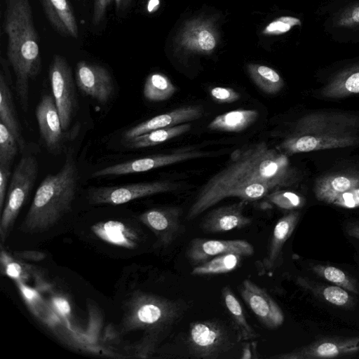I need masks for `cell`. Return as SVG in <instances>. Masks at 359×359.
I'll use <instances>...</instances> for the list:
<instances>
[{"instance_id":"1","label":"cell","mask_w":359,"mask_h":359,"mask_svg":"<svg viewBox=\"0 0 359 359\" xmlns=\"http://www.w3.org/2000/svg\"><path fill=\"white\" fill-rule=\"evenodd\" d=\"M298 177L287 156L266 142L243 146L234 151L227 165L201 188L186 218L194 219L228 197L246 202L261 199L294 184Z\"/></svg>"},{"instance_id":"2","label":"cell","mask_w":359,"mask_h":359,"mask_svg":"<svg viewBox=\"0 0 359 359\" xmlns=\"http://www.w3.org/2000/svg\"><path fill=\"white\" fill-rule=\"evenodd\" d=\"M3 29L7 57L15 77V90L24 111L29 108V86L41 69L40 39L29 0H4Z\"/></svg>"},{"instance_id":"3","label":"cell","mask_w":359,"mask_h":359,"mask_svg":"<svg viewBox=\"0 0 359 359\" xmlns=\"http://www.w3.org/2000/svg\"><path fill=\"white\" fill-rule=\"evenodd\" d=\"M359 144V116L344 111H316L297 120L280 148L292 154L344 148Z\"/></svg>"},{"instance_id":"4","label":"cell","mask_w":359,"mask_h":359,"mask_svg":"<svg viewBox=\"0 0 359 359\" xmlns=\"http://www.w3.org/2000/svg\"><path fill=\"white\" fill-rule=\"evenodd\" d=\"M79 180L77 165L69 150L56 174L48 175L41 182L20 225L26 233L44 232L54 226L72 209Z\"/></svg>"},{"instance_id":"5","label":"cell","mask_w":359,"mask_h":359,"mask_svg":"<svg viewBox=\"0 0 359 359\" xmlns=\"http://www.w3.org/2000/svg\"><path fill=\"white\" fill-rule=\"evenodd\" d=\"M182 313L181 305L173 300L142 291L134 292L123 306L120 332L143 331V337H161Z\"/></svg>"},{"instance_id":"6","label":"cell","mask_w":359,"mask_h":359,"mask_svg":"<svg viewBox=\"0 0 359 359\" xmlns=\"http://www.w3.org/2000/svg\"><path fill=\"white\" fill-rule=\"evenodd\" d=\"M38 163L32 155L23 156L11 177L0 219L1 244L9 235L15 219L33 189L38 174Z\"/></svg>"},{"instance_id":"7","label":"cell","mask_w":359,"mask_h":359,"mask_svg":"<svg viewBox=\"0 0 359 359\" xmlns=\"http://www.w3.org/2000/svg\"><path fill=\"white\" fill-rule=\"evenodd\" d=\"M234 346L229 330L218 320H199L190 324L187 346L190 354L202 359L217 358Z\"/></svg>"},{"instance_id":"8","label":"cell","mask_w":359,"mask_h":359,"mask_svg":"<svg viewBox=\"0 0 359 359\" xmlns=\"http://www.w3.org/2000/svg\"><path fill=\"white\" fill-rule=\"evenodd\" d=\"M316 198L344 208H359V171L326 174L316 179L313 187Z\"/></svg>"},{"instance_id":"9","label":"cell","mask_w":359,"mask_h":359,"mask_svg":"<svg viewBox=\"0 0 359 359\" xmlns=\"http://www.w3.org/2000/svg\"><path fill=\"white\" fill-rule=\"evenodd\" d=\"M49 79L62 127L66 131L76 111L77 101L72 69L62 56L54 55L49 67Z\"/></svg>"},{"instance_id":"10","label":"cell","mask_w":359,"mask_h":359,"mask_svg":"<svg viewBox=\"0 0 359 359\" xmlns=\"http://www.w3.org/2000/svg\"><path fill=\"white\" fill-rule=\"evenodd\" d=\"M176 187V184L168 181L90 187L88 191L87 198L91 205H121L143 197L172 191Z\"/></svg>"},{"instance_id":"11","label":"cell","mask_w":359,"mask_h":359,"mask_svg":"<svg viewBox=\"0 0 359 359\" xmlns=\"http://www.w3.org/2000/svg\"><path fill=\"white\" fill-rule=\"evenodd\" d=\"M324 27L339 41L359 40V0H332L324 11Z\"/></svg>"},{"instance_id":"12","label":"cell","mask_w":359,"mask_h":359,"mask_svg":"<svg viewBox=\"0 0 359 359\" xmlns=\"http://www.w3.org/2000/svg\"><path fill=\"white\" fill-rule=\"evenodd\" d=\"M359 352V336L319 338L292 351L272 356L276 359L337 358Z\"/></svg>"},{"instance_id":"13","label":"cell","mask_w":359,"mask_h":359,"mask_svg":"<svg viewBox=\"0 0 359 359\" xmlns=\"http://www.w3.org/2000/svg\"><path fill=\"white\" fill-rule=\"evenodd\" d=\"M209 153L183 150L171 154H157L111 165L95 171L93 177L122 175L147 172L178 162L205 156Z\"/></svg>"},{"instance_id":"14","label":"cell","mask_w":359,"mask_h":359,"mask_svg":"<svg viewBox=\"0 0 359 359\" xmlns=\"http://www.w3.org/2000/svg\"><path fill=\"white\" fill-rule=\"evenodd\" d=\"M243 299L260 323L269 329L280 327L284 313L268 292L250 279H245L238 287Z\"/></svg>"},{"instance_id":"15","label":"cell","mask_w":359,"mask_h":359,"mask_svg":"<svg viewBox=\"0 0 359 359\" xmlns=\"http://www.w3.org/2000/svg\"><path fill=\"white\" fill-rule=\"evenodd\" d=\"M39 133L50 153L59 154L70 136L64 131L53 96L44 95L36 109Z\"/></svg>"},{"instance_id":"16","label":"cell","mask_w":359,"mask_h":359,"mask_svg":"<svg viewBox=\"0 0 359 359\" xmlns=\"http://www.w3.org/2000/svg\"><path fill=\"white\" fill-rule=\"evenodd\" d=\"M236 253L243 256L254 254L253 246L246 240H215L196 238L189 242L186 257L194 266L203 263L216 256Z\"/></svg>"},{"instance_id":"17","label":"cell","mask_w":359,"mask_h":359,"mask_svg":"<svg viewBox=\"0 0 359 359\" xmlns=\"http://www.w3.org/2000/svg\"><path fill=\"white\" fill-rule=\"evenodd\" d=\"M181 210L177 207H160L147 210L139 215V220L157 238L160 245L172 244L182 232Z\"/></svg>"},{"instance_id":"18","label":"cell","mask_w":359,"mask_h":359,"mask_svg":"<svg viewBox=\"0 0 359 359\" xmlns=\"http://www.w3.org/2000/svg\"><path fill=\"white\" fill-rule=\"evenodd\" d=\"M75 73L76 84L83 93L101 103L109 100L114 85L106 68L82 60L77 62Z\"/></svg>"},{"instance_id":"19","label":"cell","mask_w":359,"mask_h":359,"mask_svg":"<svg viewBox=\"0 0 359 359\" xmlns=\"http://www.w3.org/2000/svg\"><path fill=\"white\" fill-rule=\"evenodd\" d=\"M246 201L219 207L209 212L201 222V229L208 233H221L239 229L251 224L252 218L243 210Z\"/></svg>"},{"instance_id":"20","label":"cell","mask_w":359,"mask_h":359,"mask_svg":"<svg viewBox=\"0 0 359 359\" xmlns=\"http://www.w3.org/2000/svg\"><path fill=\"white\" fill-rule=\"evenodd\" d=\"M203 109L200 107L187 106L156 116L128 130L124 137L128 140L154 130L172 127L200 118Z\"/></svg>"},{"instance_id":"21","label":"cell","mask_w":359,"mask_h":359,"mask_svg":"<svg viewBox=\"0 0 359 359\" xmlns=\"http://www.w3.org/2000/svg\"><path fill=\"white\" fill-rule=\"evenodd\" d=\"M299 217V212L292 211L278 220L273 228L266 256L257 262L256 265L259 274L264 273L273 268L283 245L297 226Z\"/></svg>"},{"instance_id":"22","label":"cell","mask_w":359,"mask_h":359,"mask_svg":"<svg viewBox=\"0 0 359 359\" xmlns=\"http://www.w3.org/2000/svg\"><path fill=\"white\" fill-rule=\"evenodd\" d=\"M45 15L53 28L65 37L77 39L79 27L68 0H41Z\"/></svg>"},{"instance_id":"23","label":"cell","mask_w":359,"mask_h":359,"mask_svg":"<svg viewBox=\"0 0 359 359\" xmlns=\"http://www.w3.org/2000/svg\"><path fill=\"white\" fill-rule=\"evenodd\" d=\"M93 231L100 239L126 248H134L139 241L135 229L120 221L99 222L93 226Z\"/></svg>"},{"instance_id":"24","label":"cell","mask_w":359,"mask_h":359,"mask_svg":"<svg viewBox=\"0 0 359 359\" xmlns=\"http://www.w3.org/2000/svg\"><path fill=\"white\" fill-rule=\"evenodd\" d=\"M359 93V62L344 69L323 88L321 95L338 99Z\"/></svg>"},{"instance_id":"25","label":"cell","mask_w":359,"mask_h":359,"mask_svg":"<svg viewBox=\"0 0 359 359\" xmlns=\"http://www.w3.org/2000/svg\"><path fill=\"white\" fill-rule=\"evenodd\" d=\"M222 297L226 310L233 321L238 341H248L255 339L258 334L248 322L243 308L229 286L222 290Z\"/></svg>"},{"instance_id":"26","label":"cell","mask_w":359,"mask_h":359,"mask_svg":"<svg viewBox=\"0 0 359 359\" xmlns=\"http://www.w3.org/2000/svg\"><path fill=\"white\" fill-rule=\"evenodd\" d=\"M0 121L17 139L22 151L25 147V142L21 133L12 93L2 71L0 73Z\"/></svg>"},{"instance_id":"27","label":"cell","mask_w":359,"mask_h":359,"mask_svg":"<svg viewBox=\"0 0 359 359\" xmlns=\"http://www.w3.org/2000/svg\"><path fill=\"white\" fill-rule=\"evenodd\" d=\"M258 116L256 110L236 109L216 116L208 128L212 130L238 133L255 122Z\"/></svg>"},{"instance_id":"28","label":"cell","mask_w":359,"mask_h":359,"mask_svg":"<svg viewBox=\"0 0 359 359\" xmlns=\"http://www.w3.org/2000/svg\"><path fill=\"white\" fill-rule=\"evenodd\" d=\"M191 129L188 123L152 130L145 134L126 140L128 147L141 149L161 144L181 135Z\"/></svg>"},{"instance_id":"29","label":"cell","mask_w":359,"mask_h":359,"mask_svg":"<svg viewBox=\"0 0 359 359\" xmlns=\"http://www.w3.org/2000/svg\"><path fill=\"white\" fill-rule=\"evenodd\" d=\"M242 257L236 253H227L216 256L195 266L191 274L193 276H210L230 272L238 266Z\"/></svg>"},{"instance_id":"30","label":"cell","mask_w":359,"mask_h":359,"mask_svg":"<svg viewBox=\"0 0 359 359\" xmlns=\"http://www.w3.org/2000/svg\"><path fill=\"white\" fill-rule=\"evenodd\" d=\"M248 71L254 83L266 94H276L283 87V80L279 74L271 67L250 65Z\"/></svg>"},{"instance_id":"31","label":"cell","mask_w":359,"mask_h":359,"mask_svg":"<svg viewBox=\"0 0 359 359\" xmlns=\"http://www.w3.org/2000/svg\"><path fill=\"white\" fill-rule=\"evenodd\" d=\"M175 90V86L167 76L162 74L154 73L147 78L143 94L149 101L160 102L170 98Z\"/></svg>"},{"instance_id":"32","label":"cell","mask_w":359,"mask_h":359,"mask_svg":"<svg viewBox=\"0 0 359 359\" xmlns=\"http://www.w3.org/2000/svg\"><path fill=\"white\" fill-rule=\"evenodd\" d=\"M310 270L322 278L343 287L347 291L359 293L358 282L343 270L330 265L312 264Z\"/></svg>"},{"instance_id":"33","label":"cell","mask_w":359,"mask_h":359,"mask_svg":"<svg viewBox=\"0 0 359 359\" xmlns=\"http://www.w3.org/2000/svg\"><path fill=\"white\" fill-rule=\"evenodd\" d=\"M184 42L189 48L201 52H210L216 46V39L209 28L198 25L189 29L184 36Z\"/></svg>"},{"instance_id":"34","label":"cell","mask_w":359,"mask_h":359,"mask_svg":"<svg viewBox=\"0 0 359 359\" xmlns=\"http://www.w3.org/2000/svg\"><path fill=\"white\" fill-rule=\"evenodd\" d=\"M19 150L20 148L17 139L0 121V164L11 165Z\"/></svg>"},{"instance_id":"35","label":"cell","mask_w":359,"mask_h":359,"mask_svg":"<svg viewBox=\"0 0 359 359\" xmlns=\"http://www.w3.org/2000/svg\"><path fill=\"white\" fill-rule=\"evenodd\" d=\"M266 198L278 208L287 210L300 208L305 203L304 198L297 193L282 189L272 191Z\"/></svg>"},{"instance_id":"36","label":"cell","mask_w":359,"mask_h":359,"mask_svg":"<svg viewBox=\"0 0 359 359\" xmlns=\"http://www.w3.org/2000/svg\"><path fill=\"white\" fill-rule=\"evenodd\" d=\"M317 292L326 302L337 306L347 307L352 304V298L347 290L338 285L323 287Z\"/></svg>"},{"instance_id":"37","label":"cell","mask_w":359,"mask_h":359,"mask_svg":"<svg viewBox=\"0 0 359 359\" xmlns=\"http://www.w3.org/2000/svg\"><path fill=\"white\" fill-rule=\"evenodd\" d=\"M299 19L290 16L280 17L269 23L264 30L267 34H280L288 32L293 26L300 25Z\"/></svg>"},{"instance_id":"38","label":"cell","mask_w":359,"mask_h":359,"mask_svg":"<svg viewBox=\"0 0 359 359\" xmlns=\"http://www.w3.org/2000/svg\"><path fill=\"white\" fill-rule=\"evenodd\" d=\"M212 99L219 103H231L238 100L240 94L230 88L217 86L210 89Z\"/></svg>"},{"instance_id":"39","label":"cell","mask_w":359,"mask_h":359,"mask_svg":"<svg viewBox=\"0 0 359 359\" xmlns=\"http://www.w3.org/2000/svg\"><path fill=\"white\" fill-rule=\"evenodd\" d=\"M11 175V165L0 164V210L4 209L6 201L8 179Z\"/></svg>"},{"instance_id":"40","label":"cell","mask_w":359,"mask_h":359,"mask_svg":"<svg viewBox=\"0 0 359 359\" xmlns=\"http://www.w3.org/2000/svg\"><path fill=\"white\" fill-rule=\"evenodd\" d=\"M113 0H94L92 22L95 26L100 25L104 18L108 7Z\"/></svg>"},{"instance_id":"41","label":"cell","mask_w":359,"mask_h":359,"mask_svg":"<svg viewBox=\"0 0 359 359\" xmlns=\"http://www.w3.org/2000/svg\"><path fill=\"white\" fill-rule=\"evenodd\" d=\"M257 353V341H246L243 344L241 354L240 358L241 359H252L258 358Z\"/></svg>"},{"instance_id":"42","label":"cell","mask_w":359,"mask_h":359,"mask_svg":"<svg viewBox=\"0 0 359 359\" xmlns=\"http://www.w3.org/2000/svg\"><path fill=\"white\" fill-rule=\"evenodd\" d=\"M345 231L349 236L359 240V221L347 223Z\"/></svg>"},{"instance_id":"43","label":"cell","mask_w":359,"mask_h":359,"mask_svg":"<svg viewBox=\"0 0 359 359\" xmlns=\"http://www.w3.org/2000/svg\"><path fill=\"white\" fill-rule=\"evenodd\" d=\"M117 12L124 11L130 4L131 0H114Z\"/></svg>"}]
</instances>
